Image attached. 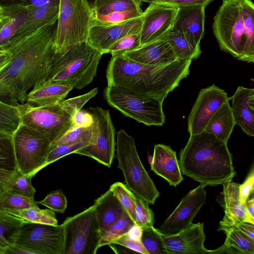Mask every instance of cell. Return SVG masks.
<instances>
[{
  "label": "cell",
  "mask_w": 254,
  "mask_h": 254,
  "mask_svg": "<svg viewBox=\"0 0 254 254\" xmlns=\"http://www.w3.org/2000/svg\"><path fill=\"white\" fill-rule=\"evenodd\" d=\"M162 39L170 45L178 59L192 61L201 54L200 49L195 47L180 29L173 27Z\"/></svg>",
  "instance_id": "obj_31"
},
{
  "label": "cell",
  "mask_w": 254,
  "mask_h": 254,
  "mask_svg": "<svg viewBox=\"0 0 254 254\" xmlns=\"http://www.w3.org/2000/svg\"><path fill=\"white\" fill-rule=\"evenodd\" d=\"M38 203L47 207L54 211L64 213L67 207V199L62 190L53 191Z\"/></svg>",
  "instance_id": "obj_46"
},
{
  "label": "cell",
  "mask_w": 254,
  "mask_h": 254,
  "mask_svg": "<svg viewBox=\"0 0 254 254\" xmlns=\"http://www.w3.org/2000/svg\"><path fill=\"white\" fill-rule=\"evenodd\" d=\"M242 231L254 241V225L250 223H241L236 225Z\"/></svg>",
  "instance_id": "obj_54"
},
{
  "label": "cell",
  "mask_w": 254,
  "mask_h": 254,
  "mask_svg": "<svg viewBox=\"0 0 254 254\" xmlns=\"http://www.w3.org/2000/svg\"><path fill=\"white\" fill-rule=\"evenodd\" d=\"M179 161L182 174L204 187L223 185L236 175L227 143L205 131L190 135Z\"/></svg>",
  "instance_id": "obj_3"
},
{
  "label": "cell",
  "mask_w": 254,
  "mask_h": 254,
  "mask_svg": "<svg viewBox=\"0 0 254 254\" xmlns=\"http://www.w3.org/2000/svg\"><path fill=\"white\" fill-rule=\"evenodd\" d=\"M249 103L250 107L254 110V88L251 89V92L249 98Z\"/></svg>",
  "instance_id": "obj_56"
},
{
  "label": "cell",
  "mask_w": 254,
  "mask_h": 254,
  "mask_svg": "<svg viewBox=\"0 0 254 254\" xmlns=\"http://www.w3.org/2000/svg\"><path fill=\"white\" fill-rule=\"evenodd\" d=\"M246 205L249 212L254 218V197L248 199Z\"/></svg>",
  "instance_id": "obj_55"
},
{
  "label": "cell",
  "mask_w": 254,
  "mask_h": 254,
  "mask_svg": "<svg viewBox=\"0 0 254 254\" xmlns=\"http://www.w3.org/2000/svg\"><path fill=\"white\" fill-rule=\"evenodd\" d=\"M230 100L227 93L214 84L201 89L188 116L190 134L204 131L212 116L223 104Z\"/></svg>",
  "instance_id": "obj_15"
},
{
  "label": "cell",
  "mask_w": 254,
  "mask_h": 254,
  "mask_svg": "<svg viewBox=\"0 0 254 254\" xmlns=\"http://www.w3.org/2000/svg\"><path fill=\"white\" fill-rule=\"evenodd\" d=\"M124 55L135 62L155 65L167 64L178 59L170 45L162 39L144 45Z\"/></svg>",
  "instance_id": "obj_23"
},
{
  "label": "cell",
  "mask_w": 254,
  "mask_h": 254,
  "mask_svg": "<svg viewBox=\"0 0 254 254\" xmlns=\"http://www.w3.org/2000/svg\"><path fill=\"white\" fill-rule=\"evenodd\" d=\"M240 196L241 201L246 203L254 189V166L244 182L240 185Z\"/></svg>",
  "instance_id": "obj_51"
},
{
  "label": "cell",
  "mask_w": 254,
  "mask_h": 254,
  "mask_svg": "<svg viewBox=\"0 0 254 254\" xmlns=\"http://www.w3.org/2000/svg\"><path fill=\"white\" fill-rule=\"evenodd\" d=\"M18 171L33 178L45 164L51 143L42 133L22 125L13 136Z\"/></svg>",
  "instance_id": "obj_11"
},
{
  "label": "cell",
  "mask_w": 254,
  "mask_h": 254,
  "mask_svg": "<svg viewBox=\"0 0 254 254\" xmlns=\"http://www.w3.org/2000/svg\"><path fill=\"white\" fill-rule=\"evenodd\" d=\"M60 0H0V5H20L43 6L47 4L59 5Z\"/></svg>",
  "instance_id": "obj_50"
},
{
  "label": "cell",
  "mask_w": 254,
  "mask_h": 254,
  "mask_svg": "<svg viewBox=\"0 0 254 254\" xmlns=\"http://www.w3.org/2000/svg\"><path fill=\"white\" fill-rule=\"evenodd\" d=\"M179 7L152 3L143 11L140 29L141 46L162 39L173 28Z\"/></svg>",
  "instance_id": "obj_16"
},
{
  "label": "cell",
  "mask_w": 254,
  "mask_h": 254,
  "mask_svg": "<svg viewBox=\"0 0 254 254\" xmlns=\"http://www.w3.org/2000/svg\"><path fill=\"white\" fill-rule=\"evenodd\" d=\"M75 127H88L94 123V118L92 114L88 110L80 109L73 117Z\"/></svg>",
  "instance_id": "obj_52"
},
{
  "label": "cell",
  "mask_w": 254,
  "mask_h": 254,
  "mask_svg": "<svg viewBox=\"0 0 254 254\" xmlns=\"http://www.w3.org/2000/svg\"><path fill=\"white\" fill-rule=\"evenodd\" d=\"M98 93L97 88H95L84 94L64 99L58 103L59 105L72 117L78 112L84 105L94 97Z\"/></svg>",
  "instance_id": "obj_45"
},
{
  "label": "cell",
  "mask_w": 254,
  "mask_h": 254,
  "mask_svg": "<svg viewBox=\"0 0 254 254\" xmlns=\"http://www.w3.org/2000/svg\"><path fill=\"white\" fill-rule=\"evenodd\" d=\"M30 254L29 252L13 244L0 250V254Z\"/></svg>",
  "instance_id": "obj_53"
},
{
  "label": "cell",
  "mask_w": 254,
  "mask_h": 254,
  "mask_svg": "<svg viewBox=\"0 0 254 254\" xmlns=\"http://www.w3.org/2000/svg\"><path fill=\"white\" fill-rule=\"evenodd\" d=\"M112 243L122 246L134 253L149 254L141 239L133 237L129 232L122 235Z\"/></svg>",
  "instance_id": "obj_48"
},
{
  "label": "cell",
  "mask_w": 254,
  "mask_h": 254,
  "mask_svg": "<svg viewBox=\"0 0 254 254\" xmlns=\"http://www.w3.org/2000/svg\"><path fill=\"white\" fill-rule=\"evenodd\" d=\"M63 224L27 222L13 237V244L34 254H63L64 245Z\"/></svg>",
  "instance_id": "obj_12"
},
{
  "label": "cell",
  "mask_w": 254,
  "mask_h": 254,
  "mask_svg": "<svg viewBox=\"0 0 254 254\" xmlns=\"http://www.w3.org/2000/svg\"><path fill=\"white\" fill-rule=\"evenodd\" d=\"M104 97L111 107L126 117L148 126H162L165 122L161 99L120 86L107 85Z\"/></svg>",
  "instance_id": "obj_8"
},
{
  "label": "cell",
  "mask_w": 254,
  "mask_h": 254,
  "mask_svg": "<svg viewBox=\"0 0 254 254\" xmlns=\"http://www.w3.org/2000/svg\"><path fill=\"white\" fill-rule=\"evenodd\" d=\"M142 16L126 22L112 25L92 24L87 43L103 54L122 37L140 30Z\"/></svg>",
  "instance_id": "obj_18"
},
{
  "label": "cell",
  "mask_w": 254,
  "mask_h": 254,
  "mask_svg": "<svg viewBox=\"0 0 254 254\" xmlns=\"http://www.w3.org/2000/svg\"><path fill=\"white\" fill-rule=\"evenodd\" d=\"M161 236L168 254H218L227 253L223 244L210 250L204 245L205 235L203 223L192 224L187 229L174 235Z\"/></svg>",
  "instance_id": "obj_17"
},
{
  "label": "cell",
  "mask_w": 254,
  "mask_h": 254,
  "mask_svg": "<svg viewBox=\"0 0 254 254\" xmlns=\"http://www.w3.org/2000/svg\"><path fill=\"white\" fill-rule=\"evenodd\" d=\"M63 254H95L102 238L95 206L67 217L63 223Z\"/></svg>",
  "instance_id": "obj_9"
},
{
  "label": "cell",
  "mask_w": 254,
  "mask_h": 254,
  "mask_svg": "<svg viewBox=\"0 0 254 254\" xmlns=\"http://www.w3.org/2000/svg\"><path fill=\"white\" fill-rule=\"evenodd\" d=\"M34 197L9 191H0V210H19L36 206Z\"/></svg>",
  "instance_id": "obj_36"
},
{
  "label": "cell",
  "mask_w": 254,
  "mask_h": 254,
  "mask_svg": "<svg viewBox=\"0 0 254 254\" xmlns=\"http://www.w3.org/2000/svg\"><path fill=\"white\" fill-rule=\"evenodd\" d=\"M139 0H94L92 4L94 12L106 14L112 12L129 9H141Z\"/></svg>",
  "instance_id": "obj_37"
},
{
  "label": "cell",
  "mask_w": 254,
  "mask_h": 254,
  "mask_svg": "<svg viewBox=\"0 0 254 254\" xmlns=\"http://www.w3.org/2000/svg\"><path fill=\"white\" fill-rule=\"evenodd\" d=\"M87 0L91 5L93 4L94 0Z\"/></svg>",
  "instance_id": "obj_57"
},
{
  "label": "cell",
  "mask_w": 254,
  "mask_h": 254,
  "mask_svg": "<svg viewBox=\"0 0 254 254\" xmlns=\"http://www.w3.org/2000/svg\"><path fill=\"white\" fill-rule=\"evenodd\" d=\"M5 212L21 218L30 223L58 225V220L55 213L50 209H42L38 206H36L23 209L11 210Z\"/></svg>",
  "instance_id": "obj_34"
},
{
  "label": "cell",
  "mask_w": 254,
  "mask_h": 254,
  "mask_svg": "<svg viewBox=\"0 0 254 254\" xmlns=\"http://www.w3.org/2000/svg\"><path fill=\"white\" fill-rule=\"evenodd\" d=\"M141 46L140 30L128 34L118 40L109 48L107 53L110 54L112 57L124 55Z\"/></svg>",
  "instance_id": "obj_43"
},
{
  "label": "cell",
  "mask_w": 254,
  "mask_h": 254,
  "mask_svg": "<svg viewBox=\"0 0 254 254\" xmlns=\"http://www.w3.org/2000/svg\"><path fill=\"white\" fill-rule=\"evenodd\" d=\"M141 241L149 254H168L161 234L153 226L142 228Z\"/></svg>",
  "instance_id": "obj_40"
},
{
  "label": "cell",
  "mask_w": 254,
  "mask_h": 254,
  "mask_svg": "<svg viewBox=\"0 0 254 254\" xmlns=\"http://www.w3.org/2000/svg\"><path fill=\"white\" fill-rule=\"evenodd\" d=\"M59 11V5L53 4L33 7L6 47L0 50H8L41 28L57 22Z\"/></svg>",
  "instance_id": "obj_21"
},
{
  "label": "cell",
  "mask_w": 254,
  "mask_h": 254,
  "mask_svg": "<svg viewBox=\"0 0 254 254\" xmlns=\"http://www.w3.org/2000/svg\"><path fill=\"white\" fill-rule=\"evenodd\" d=\"M235 125L233 112L229 101H227L212 116L204 131L227 143Z\"/></svg>",
  "instance_id": "obj_29"
},
{
  "label": "cell",
  "mask_w": 254,
  "mask_h": 254,
  "mask_svg": "<svg viewBox=\"0 0 254 254\" xmlns=\"http://www.w3.org/2000/svg\"><path fill=\"white\" fill-rule=\"evenodd\" d=\"M93 205L95 206L102 237L126 212L110 188L95 200Z\"/></svg>",
  "instance_id": "obj_26"
},
{
  "label": "cell",
  "mask_w": 254,
  "mask_h": 254,
  "mask_svg": "<svg viewBox=\"0 0 254 254\" xmlns=\"http://www.w3.org/2000/svg\"><path fill=\"white\" fill-rule=\"evenodd\" d=\"M34 6L0 5V50L6 47Z\"/></svg>",
  "instance_id": "obj_24"
},
{
  "label": "cell",
  "mask_w": 254,
  "mask_h": 254,
  "mask_svg": "<svg viewBox=\"0 0 254 254\" xmlns=\"http://www.w3.org/2000/svg\"><path fill=\"white\" fill-rule=\"evenodd\" d=\"M178 7L173 27L183 31L192 45L200 49V42L204 31L205 7L198 4Z\"/></svg>",
  "instance_id": "obj_19"
},
{
  "label": "cell",
  "mask_w": 254,
  "mask_h": 254,
  "mask_svg": "<svg viewBox=\"0 0 254 254\" xmlns=\"http://www.w3.org/2000/svg\"><path fill=\"white\" fill-rule=\"evenodd\" d=\"M222 185L221 198H217V200L224 209L223 218L236 225L241 223L254 225V218L249 212L246 203L240 199V184L231 180Z\"/></svg>",
  "instance_id": "obj_22"
},
{
  "label": "cell",
  "mask_w": 254,
  "mask_h": 254,
  "mask_svg": "<svg viewBox=\"0 0 254 254\" xmlns=\"http://www.w3.org/2000/svg\"><path fill=\"white\" fill-rule=\"evenodd\" d=\"M218 230L226 235L224 245L227 254H254V241L236 225L223 218L219 222Z\"/></svg>",
  "instance_id": "obj_28"
},
{
  "label": "cell",
  "mask_w": 254,
  "mask_h": 254,
  "mask_svg": "<svg viewBox=\"0 0 254 254\" xmlns=\"http://www.w3.org/2000/svg\"><path fill=\"white\" fill-rule=\"evenodd\" d=\"M17 106L22 124L42 133L49 140L51 145L74 127L73 117L58 103L35 107L25 103Z\"/></svg>",
  "instance_id": "obj_10"
},
{
  "label": "cell",
  "mask_w": 254,
  "mask_h": 254,
  "mask_svg": "<svg viewBox=\"0 0 254 254\" xmlns=\"http://www.w3.org/2000/svg\"><path fill=\"white\" fill-rule=\"evenodd\" d=\"M13 136L0 133V170L18 171Z\"/></svg>",
  "instance_id": "obj_35"
},
{
  "label": "cell",
  "mask_w": 254,
  "mask_h": 254,
  "mask_svg": "<svg viewBox=\"0 0 254 254\" xmlns=\"http://www.w3.org/2000/svg\"><path fill=\"white\" fill-rule=\"evenodd\" d=\"M116 145L117 168L123 173L126 186L134 194L153 205L160 194L141 163L134 138L121 129L117 133Z\"/></svg>",
  "instance_id": "obj_7"
},
{
  "label": "cell",
  "mask_w": 254,
  "mask_h": 254,
  "mask_svg": "<svg viewBox=\"0 0 254 254\" xmlns=\"http://www.w3.org/2000/svg\"><path fill=\"white\" fill-rule=\"evenodd\" d=\"M26 220L0 210V250L13 245V237L26 224Z\"/></svg>",
  "instance_id": "obj_32"
},
{
  "label": "cell",
  "mask_w": 254,
  "mask_h": 254,
  "mask_svg": "<svg viewBox=\"0 0 254 254\" xmlns=\"http://www.w3.org/2000/svg\"><path fill=\"white\" fill-rule=\"evenodd\" d=\"M110 189L135 224V203L132 196L133 192L126 185L119 182L111 185Z\"/></svg>",
  "instance_id": "obj_41"
},
{
  "label": "cell",
  "mask_w": 254,
  "mask_h": 254,
  "mask_svg": "<svg viewBox=\"0 0 254 254\" xmlns=\"http://www.w3.org/2000/svg\"><path fill=\"white\" fill-rule=\"evenodd\" d=\"M251 88L239 86L230 98L236 125L246 134L254 136V110L249 105Z\"/></svg>",
  "instance_id": "obj_27"
},
{
  "label": "cell",
  "mask_w": 254,
  "mask_h": 254,
  "mask_svg": "<svg viewBox=\"0 0 254 254\" xmlns=\"http://www.w3.org/2000/svg\"><path fill=\"white\" fill-rule=\"evenodd\" d=\"M253 194V197H254V189H253L251 194Z\"/></svg>",
  "instance_id": "obj_58"
},
{
  "label": "cell",
  "mask_w": 254,
  "mask_h": 254,
  "mask_svg": "<svg viewBox=\"0 0 254 254\" xmlns=\"http://www.w3.org/2000/svg\"><path fill=\"white\" fill-rule=\"evenodd\" d=\"M135 225L126 212L102 236L99 247L113 243L122 235L128 233Z\"/></svg>",
  "instance_id": "obj_38"
},
{
  "label": "cell",
  "mask_w": 254,
  "mask_h": 254,
  "mask_svg": "<svg viewBox=\"0 0 254 254\" xmlns=\"http://www.w3.org/2000/svg\"><path fill=\"white\" fill-rule=\"evenodd\" d=\"M132 196L135 203V225L141 228L153 227L154 214L149 203L133 193Z\"/></svg>",
  "instance_id": "obj_44"
},
{
  "label": "cell",
  "mask_w": 254,
  "mask_h": 254,
  "mask_svg": "<svg viewBox=\"0 0 254 254\" xmlns=\"http://www.w3.org/2000/svg\"><path fill=\"white\" fill-rule=\"evenodd\" d=\"M22 125L18 106L0 101V133L13 136Z\"/></svg>",
  "instance_id": "obj_33"
},
{
  "label": "cell",
  "mask_w": 254,
  "mask_h": 254,
  "mask_svg": "<svg viewBox=\"0 0 254 254\" xmlns=\"http://www.w3.org/2000/svg\"><path fill=\"white\" fill-rule=\"evenodd\" d=\"M142 9H137L115 11L106 14H101L94 12L92 24L112 25L119 24L139 17L142 16Z\"/></svg>",
  "instance_id": "obj_39"
},
{
  "label": "cell",
  "mask_w": 254,
  "mask_h": 254,
  "mask_svg": "<svg viewBox=\"0 0 254 254\" xmlns=\"http://www.w3.org/2000/svg\"><path fill=\"white\" fill-rule=\"evenodd\" d=\"M94 11L86 0H60L54 53L88 41Z\"/></svg>",
  "instance_id": "obj_6"
},
{
  "label": "cell",
  "mask_w": 254,
  "mask_h": 254,
  "mask_svg": "<svg viewBox=\"0 0 254 254\" xmlns=\"http://www.w3.org/2000/svg\"><path fill=\"white\" fill-rule=\"evenodd\" d=\"M151 170L176 187L183 180L182 172L176 152L170 145L155 144L151 162Z\"/></svg>",
  "instance_id": "obj_20"
},
{
  "label": "cell",
  "mask_w": 254,
  "mask_h": 254,
  "mask_svg": "<svg viewBox=\"0 0 254 254\" xmlns=\"http://www.w3.org/2000/svg\"><path fill=\"white\" fill-rule=\"evenodd\" d=\"M93 124L91 126L88 127L74 126L62 138L52 144L50 150L60 145L71 144L80 141L89 143L93 137Z\"/></svg>",
  "instance_id": "obj_42"
},
{
  "label": "cell",
  "mask_w": 254,
  "mask_h": 254,
  "mask_svg": "<svg viewBox=\"0 0 254 254\" xmlns=\"http://www.w3.org/2000/svg\"><path fill=\"white\" fill-rule=\"evenodd\" d=\"M32 178L18 171L0 169V191H9L34 197L36 190L32 185Z\"/></svg>",
  "instance_id": "obj_30"
},
{
  "label": "cell",
  "mask_w": 254,
  "mask_h": 254,
  "mask_svg": "<svg viewBox=\"0 0 254 254\" xmlns=\"http://www.w3.org/2000/svg\"><path fill=\"white\" fill-rule=\"evenodd\" d=\"M190 60L162 65L144 64L124 55L112 57L106 69L108 85L120 86L164 101L190 73Z\"/></svg>",
  "instance_id": "obj_2"
},
{
  "label": "cell",
  "mask_w": 254,
  "mask_h": 254,
  "mask_svg": "<svg viewBox=\"0 0 254 254\" xmlns=\"http://www.w3.org/2000/svg\"><path fill=\"white\" fill-rule=\"evenodd\" d=\"M88 111L94 118L93 137L88 145L74 153L90 157L110 167L115 157V128L108 110L97 106Z\"/></svg>",
  "instance_id": "obj_13"
},
{
  "label": "cell",
  "mask_w": 254,
  "mask_h": 254,
  "mask_svg": "<svg viewBox=\"0 0 254 254\" xmlns=\"http://www.w3.org/2000/svg\"><path fill=\"white\" fill-rule=\"evenodd\" d=\"M73 86L57 82H41L29 92L26 103L35 107L57 104L64 100Z\"/></svg>",
  "instance_id": "obj_25"
},
{
  "label": "cell",
  "mask_w": 254,
  "mask_h": 254,
  "mask_svg": "<svg viewBox=\"0 0 254 254\" xmlns=\"http://www.w3.org/2000/svg\"><path fill=\"white\" fill-rule=\"evenodd\" d=\"M206 199V191L204 186L199 185L190 190L157 229V231L162 235H171L187 229L192 224L194 218L205 203Z\"/></svg>",
  "instance_id": "obj_14"
},
{
  "label": "cell",
  "mask_w": 254,
  "mask_h": 254,
  "mask_svg": "<svg viewBox=\"0 0 254 254\" xmlns=\"http://www.w3.org/2000/svg\"><path fill=\"white\" fill-rule=\"evenodd\" d=\"M103 55L87 42L74 45L62 53H54L39 83L68 84L81 89L92 82Z\"/></svg>",
  "instance_id": "obj_5"
},
{
  "label": "cell",
  "mask_w": 254,
  "mask_h": 254,
  "mask_svg": "<svg viewBox=\"0 0 254 254\" xmlns=\"http://www.w3.org/2000/svg\"><path fill=\"white\" fill-rule=\"evenodd\" d=\"M88 144V142L80 141L73 144L60 145L55 147L49 152L43 168L66 155L74 153L77 150L85 147Z\"/></svg>",
  "instance_id": "obj_47"
},
{
  "label": "cell",
  "mask_w": 254,
  "mask_h": 254,
  "mask_svg": "<svg viewBox=\"0 0 254 254\" xmlns=\"http://www.w3.org/2000/svg\"><path fill=\"white\" fill-rule=\"evenodd\" d=\"M57 21L41 28L12 47L0 50V101L18 106L42 79L54 53Z\"/></svg>",
  "instance_id": "obj_1"
},
{
  "label": "cell",
  "mask_w": 254,
  "mask_h": 254,
  "mask_svg": "<svg viewBox=\"0 0 254 254\" xmlns=\"http://www.w3.org/2000/svg\"><path fill=\"white\" fill-rule=\"evenodd\" d=\"M212 29L220 50L238 60L254 63L252 0H223L214 16Z\"/></svg>",
  "instance_id": "obj_4"
},
{
  "label": "cell",
  "mask_w": 254,
  "mask_h": 254,
  "mask_svg": "<svg viewBox=\"0 0 254 254\" xmlns=\"http://www.w3.org/2000/svg\"><path fill=\"white\" fill-rule=\"evenodd\" d=\"M141 3L145 2L148 4L158 3L177 6L189 5H202L206 7L213 0H139Z\"/></svg>",
  "instance_id": "obj_49"
}]
</instances>
